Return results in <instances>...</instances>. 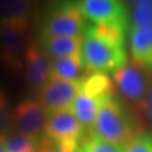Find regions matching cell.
<instances>
[{"label": "cell", "instance_id": "5", "mask_svg": "<svg viewBox=\"0 0 152 152\" xmlns=\"http://www.w3.org/2000/svg\"><path fill=\"white\" fill-rule=\"evenodd\" d=\"M86 133L71 108L49 113L44 135L56 149L65 152L79 151Z\"/></svg>", "mask_w": 152, "mask_h": 152}, {"label": "cell", "instance_id": "4", "mask_svg": "<svg viewBox=\"0 0 152 152\" xmlns=\"http://www.w3.org/2000/svg\"><path fill=\"white\" fill-rule=\"evenodd\" d=\"M89 25L78 0H59L45 16L42 35L82 36Z\"/></svg>", "mask_w": 152, "mask_h": 152}, {"label": "cell", "instance_id": "12", "mask_svg": "<svg viewBox=\"0 0 152 152\" xmlns=\"http://www.w3.org/2000/svg\"><path fill=\"white\" fill-rule=\"evenodd\" d=\"M82 36L41 35L39 45L51 56V59H58L79 54L81 50Z\"/></svg>", "mask_w": 152, "mask_h": 152}, {"label": "cell", "instance_id": "11", "mask_svg": "<svg viewBox=\"0 0 152 152\" xmlns=\"http://www.w3.org/2000/svg\"><path fill=\"white\" fill-rule=\"evenodd\" d=\"M127 46L132 60L152 73V26H132L127 33Z\"/></svg>", "mask_w": 152, "mask_h": 152}, {"label": "cell", "instance_id": "21", "mask_svg": "<svg viewBox=\"0 0 152 152\" xmlns=\"http://www.w3.org/2000/svg\"><path fill=\"white\" fill-rule=\"evenodd\" d=\"M125 152H152V135L148 132L136 136L124 148Z\"/></svg>", "mask_w": 152, "mask_h": 152}, {"label": "cell", "instance_id": "22", "mask_svg": "<svg viewBox=\"0 0 152 152\" xmlns=\"http://www.w3.org/2000/svg\"><path fill=\"white\" fill-rule=\"evenodd\" d=\"M53 150H54L53 144L48 140L46 136L43 135L42 136V139H41V141H39L38 147L35 149V151L34 152H53Z\"/></svg>", "mask_w": 152, "mask_h": 152}, {"label": "cell", "instance_id": "24", "mask_svg": "<svg viewBox=\"0 0 152 152\" xmlns=\"http://www.w3.org/2000/svg\"><path fill=\"white\" fill-rule=\"evenodd\" d=\"M131 6L139 5V4H144V2H151L152 0H126Z\"/></svg>", "mask_w": 152, "mask_h": 152}, {"label": "cell", "instance_id": "8", "mask_svg": "<svg viewBox=\"0 0 152 152\" xmlns=\"http://www.w3.org/2000/svg\"><path fill=\"white\" fill-rule=\"evenodd\" d=\"M79 92L80 80L71 81L51 77L49 81L37 91V100L48 113H52L71 108Z\"/></svg>", "mask_w": 152, "mask_h": 152}, {"label": "cell", "instance_id": "26", "mask_svg": "<svg viewBox=\"0 0 152 152\" xmlns=\"http://www.w3.org/2000/svg\"><path fill=\"white\" fill-rule=\"evenodd\" d=\"M54 147V145H53ZM53 152H65V151H62V150H59V149H56V148H54V150H53ZM76 152H81V149L79 150V151H76Z\"/></svg>", "mask_w": 152, "mask_h": 152}, {"label": "cell", "instance_id": "18", "mask_svg": "<svg viewBox=\"0 0 152 152\" xmlns=\"http://www.w3.org/2000/svg\"><path fill=\"white\" fill-rule=\"evenodd\" d=\"M81 152H125L124 148L87 132L81 141Z\"/></svg>", "mask_w": 152, "mask_h": 152}, {"label": "cell", "instance_id": "13", "mask_svg": "<svg viewBox=\"0 0 152 152\" xmlns=\"http://www.w3.org/2000/svg\"><path fill=\"white\" fill-rule=\"evenodd\" d=\"M104 99L91 97L80 91L75 99V102L72 103L71 109L86 132L91 131Z\"/></svg>", "mask_w": 152, "mask_h": 152}, {"label": "cell", "instance_id": "19", "mask_svg": "<svg viewBox=\"0 0 152 152\" xmlns=\"http://www.w3.org/2000/svg\"><path fill=\"white\" fill-rule=\"evenodd\" d=\"M131 26H152V1L131 6Z\"/></svg>", "mask_w": 152, "mask_h": 152}, {"label": "cell", "instance_id": "1", "mask_svg": "<svg viewBox=\"0 0 152 152\" xmlns=\"http://www.w3.org/2000/svg\"><path fill=\"white\" fill-rule=\"evenodd\" d=\"M126 35L113 29L89 25L82 36L80 50L87 72H115L129 61Z\"/></svg>", "mask_w": 152, "mask_h": 152}, {"label": "cell", "instance_id": "25", "mask_svg": "<svg viewBox=\"0 0 152 152\" xmlns=\"http://www.w3.org/2000/svg\"><path fill=\"white\" fill-rule=\"evenodd\" d=\"M0 152H7V149L4 143V137H0Z\"/></svg>", "mask_w": 152, "mask_h": 152}, {"label": "cell", "instance_id": "9", "mask_svg": "<svg viewBox=\"0 0 152 152\" xmlns=\"http://www.w3.org/2000/svg\"><path fill=\"white\" fill-rule=\"evenodd\" d=\"M49 113L37 99L26 98L12 110V130L36 137L44 135Z\"/></svg>", "mask_w": 152, "mask_h": 152}, {"label": "cell", "instance_id": "2", "mask_svg": "<svg viewBox=\"0 0 152 152\" xmlns=\"http://www.w3.org/2000/svg\"><path fill=\"white\" fill-rule=\"evenodd\" d=\"M143 117L136 114L115 92L102 103L91 133L125 148L144 131Z\"/></svg>", "mask_w": 152, "mask_h": 152}, {"label": "cell", "instance_id": "20", "mask_svg": "<svg viewBox=\"0 0 152 152\" xmlns=\"http://www.w3.org/2000/svg\"><path fill=\"white\" fill-rule=\"evenodd\" d=\"M12 131V112L6 92L0 88V137Z\"/></svg>", "mask_w": 152, "mask_h": 152}, {"label": "cell", "instance_id": "15", "mask_svg": "<svg viewBox=\"0 0 152 152\" xmlns=\"http://www.w3.org/2000/svg\"><path fill=\"white\" fill-rule=\"evenodd\" d=\"M80 91L88 96L104 99L116 92L112 78L104 72H89L80 80Z\"/></svg>", "mask_w": 152, "mask_h": 152}, {"label": "cell", "instance_id": "14", "mask_svg": "<svg viewBox=\"0 0 152 152\" xmlns=\"http://www.w3.org/2000/svg\"><path fill=\"white\" fill-rule=\"evenodd\" d=\"M88 72L83 65L80 53L52 60V70H51L52 78L79 81Z\"/></svg>", "mask_w": 152, "mask_h": 152}, {"label": "cell", "instance_id": "10", "mask_svg": "<svg viewBox=\"0 0 152 152\" xmlns=\"http://www.w3.org/2000/svg\"><path fill=\"white\" fill-rule=\"evenodd\" d=\"M51 70L52 59L39 43L28 44L24 55V75L28 87L38 91L50 80Z\"/></svg>", "mask_w": 152, "mask_h": 152}, {"label": "cell", "instance_id": "6", "mask_svg": "<svg viewBox=\"0 0 152 152\" xmlns=\"http://www.w3.org/2000/svg\"><path fill=\"white\" fill-rule=\"evenodd\" d=\"M88 23L126 35L131 26L130 8L124 0H78Z\"/></svg>", "mask_w": 152, "mask_h": 152}, {"label": "cell", "instance_id": "16", "mask_svg": "<svg viewBox=\"0 0 152 152\" xmlns=\"http://www.w3.org/2000/svg\"><path fill=\"white\" fill-rule=\"evenodd\" d=\"M32 7V0H0V19L28 22Z\"/></svg>", "mask_w": 152, "mask_h": 152}, {"label": "cell", "instance_id": "7", "mask_svg": "<svg viewBox=\"0 0 152 152\" xmlns=\"http://www.w3.org/2000/svg\"><path fill=\"white\" fill-rule=\"evenodd\" d=\"M26 20H1L0 23V62L14 75L24 70Z\"/></svg>", "mask_w": 152, "mask_h": 152}, {"label": "cell", "instance_id": "23", "mask_svg": "<svg viewBox=\"0 0 152 152\" xmlns=\"http://www.w3.org/2000/svg\"><path fill=\"white\" fill-rule=\"evenodd\" d=\"M145 116L152 122V87H151V90H150V94H149V97H148L147 108H145Z\"/></svg>", "mask_w": 152, "mask_h": 152}, {"label": "cell", "instance_id": "27", "mask_svg": "<svg viewBox=\"0 0 152 152\" xmlns=\"http://www.w3.org/2000/svg\"><path fill=\"white\" fill-rule=\"evenodd\" d=\"M0 23H1V19H0Z\"/></svg>", "mask_w": 152, "mask_h": 152}, {"label": "cell", "instance_id": "3", "mask_svg": "<svg viewBox=\"0 0 152 152\" xmlns=\"http://www.w3.org/2000/svg\"><path fill=\"white\" fill-rule=\"evenodd\" d=\"M116 94L141 117L145 116L149 94L152 87V73L134 60H129L112 73Z\"/></svg>", "mask_w": 152, "mask_h": 152}, {"label": "cell", "instance_id": "17", "mask_svg": "<svg viewBox=\"0 0 152 152\" xmlns=\"http://www.w3.org/2000/svg\"><path fill=\"white\" fill-rule=\"evenodd\" d=\"M41 139L12 130L4 137V143L7 152H34Z\"/></svg>", "mask_w": 152, "mask_h": 152}]
</instances>
